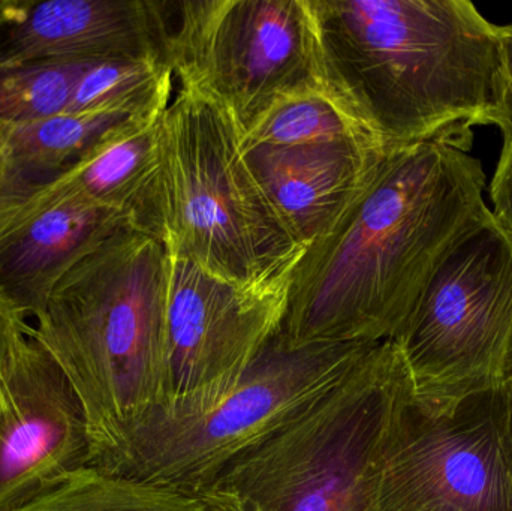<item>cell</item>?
Segmentation results:
<instances>
[{"mask_svg": "<svg viewBox=\"0 0 512 511\" xmlns=\"http://www.w3.org/2000/svg\"><path fill=\"white\" fill-rule=\"evenodd\" d=\"M375 511H512L498 390L445 408L411 398L382 465Z\"/></svg>", "mask_w": 512, "mask_h": 511, "instance_id": "9", "label": "cell"}, {"mask_svg": "<svg viewBox=\"0 0 512 511\" xmlns=\"http://www.w3.org/2000/svg\"><path fill=\"white\" fill-rule=\"evenodd\" d=\"M176 84L161 119L168 252L246 290L288 294L304 246L252 173L236 120Z\"/></svg>", "mask_w": 512, "mask_h": 511, "instance_id": "5", "label": "cell"}, {"mask_svg": "<svg viewBox=\"0 0 512 511\" xmlns=\"http://www.w3.org/2000/svg\"><path fill=\"white\" fill-rule=\"evenodd\" d=\"M499 423H501L502 443L510 465L512 476V378L498 389Z\"/></svg>", "mask_w": 512, "mask_h": 511, "instance_id": "23", "label": "cell"}, {"mask_svg": "<svg viewBox=\"0 0 512 511\" xmlns=\"http://www.w3.org/2000/svg\"><path fill=\"white\" fill-rule=\"evenodd\" d=\"M29 324L21 318L0 294V387L11 368L15 353L26 336Z\"/></svg>", "mask_w": 512, "mask_h": 511, "instance_id": "22", "label": "cell"}, {"mask_svg": "<svg viewBox=\"0 0 512 511\" xmlns=\"http://www.w3.org/2000/svg\"><path fill=\"white\" fill-rule=\"evenodd\" d=\"M123 228L120 213L83 201L45 207L0 236V294L38 320L66 273Z\"/></svg>", "mask_w": 512, "mask_h": 511, "instance_id": "14", "label": "cell"}, {"mask_svg": "<svg viewBox=\"0 0 512 511\" xmlns=\"http://www.w3.org/2000/svg\"><path fill=\"white\" fill-rule=\"evenodd\" d=\"M50 59L167 63L162 2L0 0V66Z\"/></svg>", "mask_w": 512, "mask_h": 511, "instance_id": "12", "label": "cell"}, {"mask_svg": "<svg viewBox=\"0 0 512 511\" xmlns=\"http://www.w3.org/2000/svg\"><path fill=\"white\" fill-rule=\"evenodd\" d=\"M394 344L415 404L504 386L512 356V236L483 207L430 270Z\"/></svg>", "mask_w": 512, "mask_h": 511, "instance_id": "7", "label": "cell"}, {"mask_svg": "<svg viewBox=\"0 0 512 511\" xmlns=\"http://www.w3.org/2000/svg\"><path fill=\"white\" fill-rule=\"evenodd\" d=\"M170 252L123 228L66 273L33 335L86 411L96 467L123 432L168 398Z\"/></svg>", "mask_w": 512, "mask_h": 511, "instance_id": "3", "label": "cell"}, {"mask_svg": "<svg viewBox=\"0 0 512 511\" xmlns=\"http://www.w3.org/2000/svg\"><path fill=\"white\" fill-rule=\"evenodd\" d=\"M153 114L158 113L65 114L33 123L0 119V236L102 141Z\"/></svg>", "mask_w": 512, "mask_h": 511, "instance_id": "16", "label": "cell"}, {"mask_svg": "<svg viewBox=\"0 0 512 511\" xmlns=\"http://www.w3.org/2000/svg\"><path fill=\"white\" fill-rule=\"evenodd\" d=\"M176 83L206 93L242 135L288 96L327 86L312 0L162 2Z\"/></svg>", "mask_w": 512, "mask_h": 511, "instance_id": "8", "label": "cell"}, {"mask_svg": "<svg viewBox=\"0 0 512 511\" xmlns=\"http://www.w3.org/2000/svg\"><path fill=\"white\" fill-rule=\"evenodd\" d=\"M409 401L399 348L381 342L339 386L195 497L210 511H375L382 465Z\"/></svg>", "mask_w": 512, "mask_h": 511, "instance_id": "4", "label": "cell"}, {"mask_svg": "<svg viewBox=\"0 0 512 511\" xmlns=\"http://www.w3.org/2000/svg\"><path fill=\"white\" fill-rule=\"evenodd\" d=\"M325 83L385 147L512 131L498 24L469 0H312Z\"/></svg>", "mask_w": 512, "mask_h": 511, "instance_id": "2", "label": "cell"}, {"mask_svg": "<svg viewBox=\"0 0 512 511\" xmlns=\"http://www.w3.org/2000/svg\"><path fill=\"white\" fill-rule=\"evenodd\" d=\"M286 293L246 290L170 254L168 398L203 405L239 384L282 326Z\"/></svg>", "mask_w": 512, "mask_h": 511, "instance_id": "10", "label": "cell"}, {"mask_svg": "<svg viewBox=\"0 0 512 511\" xmlns=\"http://www.w3.org/2000/svg\"><path fill=\"white\" fill-rule=\"evenodd\" d=\"M164 111L135 120L102 141L72 167L20 222L53 204L83 201L120 213L131 230L165 245L161 146Z\"/></svg>", "mask_w": 512, "mask_h": 511, "instance_id": "15", "label": "cell"}, {"mask_svg": "<svg viewBox=\"0 0 512 511\" xmlns=\"http://www.w3.org/2000/svg\"><path fill=\"white\" fill-rule=\"evenodd\" d=\"M243 150L268 200L306 249L339 221L390 149L360 141H322Z\"/></svg>", "mask_w": 512, "mask_h": 511, "instance_id": "13", "label": "cell"}, {"mask_svg": "<svg viewBox=\"0 0 512 511\" xmlns=\"http://www.w3.org/2000/svg\"><path fill=\"white\" fill-rule=\"evenodd\" d=\"M90 459L83 404L29 326L0 387V511L27 506Z\"/></svg>", "mask_w": 512, "mask_h": 511, "instance_id": "11", "label": "cell"}, {"mask_svg": "<svg viewBox=\"0 0 512 511\" xmlns=\"http://www.w3.org/2000/svg\"><path fill=\"white\" fill-rule=\"evenodd\" d=\"M375 345H297L279 330L230 392L209 404L147 411L92 468L195 497L339 386Z\"/></svg>", "mask_w": 512, "mask_h": 511, "instance_id": "6", "label": "cell"}, {"mask_svg": "<svg viewBox=\"0 0 512 511\" xmlns=\"http://www.w3.org/2000/svg\"><path fill=\"white\" fill-rule=\"evenodd\" d=\"M174 74L162 60L114 59L90 63L66 114H152L174 95Z\"/></svg>", "mask_w": 512, "mask_h": 511, "instance_id": "17", "label": "cell"}, {"mask_svg": "<svg viewBox=\"0 0 512 511\" xmlns=\"http://www.w3.org/2000/svg\"><path fill=\"white\" fill-rule=\"evenodd\" d=\"M498 30L499 41H501L502 62H504L505 80H507L512 110V23L498 26Z\"/></svg>", "mask_w": 512, "mask_h": 511, "instance_id": "24", "label": "cell"}, {"mask_svg": "<svg viewBox=\"0 0 512 511\" xmlns=\"http://www.w3.org/2000/svg\"><path fill=\"white\" fill-rule=\"evenodd\" d=\"M322 141H360L385 147L328 86L282 99L243 134V147L298 146Z\"/></svg>", "mask_w": 512, "mask_h": 511, "instance_id": "18", "label": "cell"}, {"mask_svg": "<svg viewBox=\"0 0 512 511\" xmlns=\"http://www.w3.org/2000/svg\"><path fill=\"white\" fill-rule=\"evenodd\" d=\"M15 511H210L200 498L87 467Z\"/></svg>", "mask_w": 512, "mask_h": 511, "instance_id": "19", "label": "cell"}, {"mask_svg": "<svg viewBox=\"0 0 512 511\" xmlns=\"http://www.w3.org/2000/svg\"><path fill=\"white\" fill-rule=\"evenodd\" d=\"M90 63L50 59L0 66V119L33 123L65 116Z\"/></svg>", "mask_w": 512, "mask_h": 511, "instance_id": "20", "label": "cell"}, {"mask_svg": "<svg viewBox=\"0 0 512 511\" xmlns=\"http://www.w3.org/2000/svg\"><path fill=\"white\" fill-rule=\"evenodd\" d=\"M493 216L512 236V131L504 134V146L490 185Z\"/></svg>", "mask_w": 512, "mask_h": 511, "instance_id": "21", "label": "cell"}, {"mask_svg": "<svg viewBox=\"0 0 512 511\" xmlns=\"http://www.w3.org/2000/svg\"><path fill=\"white\" fill-rule=\"evenodd\" d=\"M471 135L391 147L289 278L292 344L394 341L442 252L484 203Z\"/></svg>", "mask_w": 512, "mask_h": 511, "instance_id": "1", "label": "cell"}, {"mask_svg": "<svg viewBox=\"0 0 512 511\" xmlns=\"http://www.w3.org/2000/svg\"><path fill=\"white\" fill-rule=\"evenodd\" d=\"M512 378V356H511V365H510V374H508V380Z\"/></svg>", "mask_w": 512, "mask_h": 511, "instance_id": "25", "label": "cell"}]
</instances>
